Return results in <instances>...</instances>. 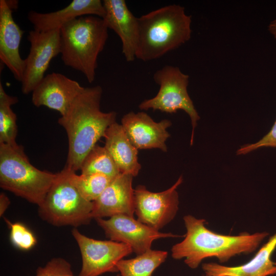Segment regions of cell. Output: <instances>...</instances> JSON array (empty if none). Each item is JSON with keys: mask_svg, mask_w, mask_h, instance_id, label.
Returning <instances> with one entry per match:
<instances>
[{"mask_svg": "<svg viewBox=\"0 0 276 276\" xmlns=\"http://www.w3.org/2000/svg\"><path fill=\"white\" fill-rule=\"evenodd\" d=\"M104 147L121 173L133 177L138 175L141 166L138 162V149L132 144L122 125L116 122L106 130Z\"/></svg>", "mask_w": 276, "mask_h": 276, "instance_id": "19", "label": "cell"}, {"mask_svg": "<svg viewBox=\"0 0 276 276\" xmlns=\"http://www.w3.org/2000/svg\"><path fill=\"white\" fill-rule=\"evenodd\" d=\"M72 170L64 167L56 177L43 202L39 217L55 226L74 228L88 224L93 218V202L84 199L72 183Z\"/></svg>", "mask_w": 276, "mask_h": 276, "instance_id": "6", "label": "cell"}, {"mask_svg": "<svg viewBox=\"0 0 276 276\" xmlns=\"http://www.w3.org/2000/svg\"><path fill=\"white\" fill-rule=\"evenodd\" d=\"M27 39L30 43L26 59L23 76L20 82L24 94L32 93L44 78L52 59L60 54V29L29 31Z\"/></svg>", "mask_w": 276, "mask_h": 276, "instance_id": "9", "label": "cell"}, {"mask_svg": "<svg viewBox=\"0 0 276 276\" xmlns=\"http://www.w3.org/2000/svg\"><path fill=\"white\" fill-rule=\"evenodd\" d=\"M276 147V120L269 132L258 142L242 146L237 151V155L245 154L262 147Z\"/></svg>", "mask_w": 276, "mask_h": 276, "instance_id": "26", "label": "cell"}, {"mask_svg": "<svg viewBox=\"0 0 276 276\" xmlns=\"http://www.w3.org/2000/svg\"><path fill=\"white\" fill-rule=\"evenodd\" d=\"M77 81L58 73L45 76L32 92L36 107L44 106L64 115L84 89Z\"/></svg>", "mask_w": 276, "mask_h": 276, "instance_id": "12", "label": "cell"}, {"mask_svg": "<svg viewBox=\"0 0 276 276\" xmlns=\"http://www.w3.org/2000/svg\"><path fill=\"white\" fill-rule=\"evenodd\" d=\"M57 173L42 171L32 165L18 144L0 143V187L39 206Z\"/></svg>", "mask_w": 276, "mask_h": 276, "instance_id": "5", "label": "cell"}, {"mask_svg": "<svg viewBox=\"0 0 276 276\" xmlns=\"http://www.w3.org/2000/svg\"><path fill=\"white\" fill-rule=\"evenodd\" d=\"M72 235L79 247L82 267L78 276H100L118 272L117 263L132 252L131 247L122 242L96 240L82 234L77 228Z\"/></svg>", "mask_w": 276, "mask_h": 276, "instance_id": "8", "label": "cell"}, {"mask_svg": "<svg viewBox=\"0 0 276 276\" xmlns=\"http://www.w3.org/2000/svg\"><path fill=\"white\" fill-rule=\"evenodd\" d=\"M13 10L6 0L0 1V59L15 79L21 82L25 67V59L19 54L24 31L14 21Z\"/></svg>", "mask_w": 276, "mask_h": 276, "instance_id": "16", "label": "cell"}, {"mask_svg": "<svg viewBox=\"0 0 276 276\" xmlns=\"http://www.w3.org/2000/svg\"><path fill=\"white\" fill-rule=\"evenodd\" d=\"M167 256V251L151 249L134 258L120 260L117 268L121 276H151Z\"/></svg>", "mask_w": 276, "mask_h": 276, "instance_id": "20", "label": "cell"}, {"mask_svg": "<svg viewBox=\"0 0 276 276\" xmlns=\"http://www.w3.org/2000/svg\"><path fill=\"white\" fill-rule=\"evenodd\" d=\"M70 177L72 183L81 195L90 202L95 201L113 179L98 173L77 175L73 170Z\"/></svg>", "mask_w": 276, "mask_h": 276, "instance_id": "23", "label": "cell"}, {"mask_svg": "<svg viewBox=\"0 0 276 276\" xmlns=\"http://www.w3.org/2000/svg\"><path fill=\"white\" fill-rule=\"evenodd\" d=\"M95 220L107 238L128 245L137 255L151 249L152 242L155 240L179 237L171 233L160 232L135 219L134 217L126 215Z\"/></svg>", "mask_w": 276, "mask_h": 276, "instance_id": "11", "label": "cell"}, {"mask_svg": "<svg viewBox=\"0 0 276 276\" xmlns=\"http://www.w3.org/2000/svg\"><path fill=\"white\" fill-rule=\"evenodd\" d=\"M105 14L103 19L122 42V53L127 62L136 58L139 37L138 17L128 8L124 0L103 1Z\"/></svg>", "mask_w": 276, "mask_h": 276, "instance_id": "15", "label": "cell"}, {"mask_svg": "<svg viewBox=\"0 0 276 276\" xmlns=\"http://www.w3.org/2000/svg\"><path fill=\"white\" fill-rule=\"evenodd\" d=\"M122 126L132 144L139 149L158 148L166 152L165 142L170 136L168 120L155 122L144 112H130L122 119Z\"/></svg>", "mask_w": 276, "mask_h": 276, "instance_id": "13", "label": "cell"}, {"mask_svg": "<svg viewBox=\"0 0 276 276\" xmlns=\"http://www.w3.org/2000/svg\"><path fill=\"white\" fill-rule=\"evenodd\" d=\"M153 78L159 86V90L153 98L143 101L139 108L141 110L152 109L169 113L179 109L184 110L191 120L192 145L195 128L200 117L187 91L189 75L182 73L178 67L167 65L156 71Z\"/></svg>", "mask_w": 276, "mask_h": 276, "instance_id": "7", "label": "cell"}, {"mask_svg": "<svg viewBox=\"0 0 276 276\" xmlns=\"http://www.w3.org/2000/svg\"><path fill=\"white\" fill-rule=\"evenodd\" d=\"M18 102L17 97L11 96L5 91L0 83V143L16 145L17 132L16 116L11 106Z\"/></svg>", "mask_w": 276, "mask_h": 276, "instance_id": "21", "label": "cell"}, {"mask_svg": "<svg viewBox=\"0 0 276 276\" xmlns=\"http://www.w3.org/2000/svg\"><path fill=\"white\" fill-rule=\"evenodd\" d=\"M105 11L100 0H73L64 8L50 13H39L31 11L28 18L34 29L47 31L60 29L65 24L85 15H93L103 18Z\"/></svg>", "mask_w": 276, "mask_h": 276, "instance_id": "17", "label": "cell"}, {"mask_svg": "<svg viewBox=\"0 0 276 276\" xmlns=\"http://www.w3.org/2000/svg\"><path fill=\"white\" fill-rule=\"evenodd\" d=\"M81 174H102L112 178L121 172L104 146L96 145L84 159L80 168Z\"/></svg>", "mask_w": 276, "mask_h": 276, "instance_id": "22", "label": "cell"}, {"mask_svg": "<svg viewBox=\"0 0 276 276\" xmlns=\"http://www.w3.org/2000/svg\"><path fill=\"white\" fill-rule=\"evenodd\" d=\"M138 22L136 58L144 62L160 58L191 38V16L179 5L153 10L138 17Z\"/></svg>", "mask_w": 276, "mask_h": 276, "instance_id": "3", "label": "cell"}, {"mask_svg": "<svg viewBox=\"0 0 276 276\" xmlns=\"http://www.w3.org/2000/svg\"><path fill=\"white\" fill-rule=\"evenodd\" d=\"M102 18L87 15L75 18L60 28L61 59L81 72L89 83L95 80L98 57L108 37Z\"/></svg>", "mask_w": 276, "mask_h": 276, "instance_id": "4", "label": "cell"}, {"mask_svg": "<svg viewBox=\"0 0 276 276\" xmlns=\"http://www.w3.org/2000/svg\"><path fill=\"white\" fill-rule=\"evenodd\" d=\"M35 276L75 275L70 262L62 258L57 257L52 258L44 266L38 267Z\"/></svg>", "mask_w": 276, "mask_h": 276, "instance_id": "25", "label": "cell"}, {"mask_svg": "<svg viewBox=\"0 0 276 276\" xmlns=\"http://www.w3.org/2000/svg\"><path fill=\"white\" fill-rule=\"evenodd\" d=\"M133 176L120 173L114 178L100 196L93 202V219L111 217L117 215L134 217Z\"/></svg>", "mask_w": 276, "mask_h": 276, "instance_id": "14", "label": "cell"}, {"mask_svg": "<svg viewBox=\"0 0 276 276\" xmlns=\"http://www.w3.org/2000/svg\"><path fill=\"white\" fill-rule=\"evenodd\" d=\"M10 204V200L4 193L0 194V216H2Z\"/></svg>", "mask_w": 276, "mask_h": 276, "instance_id": "27", "label": "cell"}, {"mask_svg": "<svg viewBox=\"0 0 276 276\" xmlns=\"http://www.w3.org/2000/svg\"><path fill=\"white\" fill-rule=\"evenodd\" d=\"M276 248V233L248 262L237 266H226L216 263L202 264L206 276H269L276 274V263L271 256Z\"/></svg>", "mask_w": 276, "mask_h": 276, "instance_id": "18", "label": "cell"}, {"mask_svg": "<svg viewBox=\"0 0 276 276\" xmlns=\"http://www.w3.org/2000/svg\"><path fill=\"white\" fill-rule=\"evenodd\" d=\"M10 228V239L17 248L28 250L33 247L37 240L33 233L24 224L19 222L11 223L6 220Z\"/></svg>", "mask_w": 276, "mask_h": 276, "instance_id": "24", "label": "cell"}, {"mask_svg": "<svg viewBox=\"0 0 276 276\" xmlns=\"http://www.w3.org/2000/svg\"><path fill=\"white\" fill-rule=\"evenodd\" d=\"M268 29L270 34L276 39V19L270 22Z\"/></svg>", "mask_w": 276, "mask_h": 276, "instance_id": "28", "label": "cell"}, {"mask_svg": "<svg viewBox=\"0 0 276 276\" xmlns=\"http://www.w3.org/2000/svg\"><path fill=\"white\" fill-rule=\"evenodd\" d=\"M186 234L181 242L171 248L173 259L184 258L190 268L195 269L206 258L215 257L221 262L241 254L254 251L269 235L267 232L249 234L246 232L237 236L216 233L205 227V220L192 215L183 217Z\"/></svg>", "mask_w": 276, "mask_h": 276, "instance_id": "2", "label": "cell"}, {"mask_svg": "<svg viewBox=\"0 0 276 276\" xmlns=\"http://www.w3.org/2000/svg\"><path fill=\"white\" fill-rule=\"evenodd\" d=\"M102 87H85L67 112L58 121L66 132L68 148L66 167L76 172L82 163L104 137L107 128L116 122L117 113L101 110Z\"/></svg>", "mask_w": 276, "mask_h": 276, "instance_id": "1", "label": "cell"}, {"mask_svg": "<svg viewBox=\"0 0 276 276\" xmlns=\"http://www.w3.org/2000/svg\"><path fill=\"white\" fill-rule=\"evenodd\" d=\"M204 276H206V275H204Z\"/></svg>", "mask_w": 276, "mask_h": 276, "instance_id": "29", "label": "cell"}, {"mask_svg": "<svg viewBox=\"0 0 276 276\" xmlns=\"http://www.w3.org/2000/svg\"><path fill=\"white\" fill-rule=\"evenodd\" d=\"M180 176L168 189L160 192L148 191L139 185L134 189V206L137 220L159 231L171 222L178 210L177 187L182 183Z\"/></svg>", "mask_w": 276, "mask_h": 276, "instance_id": "10", "label": "cell"}]
</instances>
